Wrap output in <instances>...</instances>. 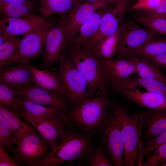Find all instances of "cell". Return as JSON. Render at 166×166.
Listing matches in <instances>:
<instances>
[{"label": "cell", "mask_w": 166, "mask_h": 166, "mask_svg": "<svg viewBox=\"0 0 166 166\" xmlns=\"http://www.w3.org/2000/svg\"><path fill=\"white\" fill-rule=\"evenodd\" d=\"M58 63V74L66 97L72 108L78 106L91 97L87 83L67 52Z\"/></svg>", "instance_id": "5b68a950"}, {"label": "cell", "mask_w": 166, "mask_h": 166, "mask_svg": "<svg viewBox=\"0 0 166 166\" xmlns=\"http://www.w3.org/2000/svg\"><path fill=\"white\" fill-rule=\"evenodd\" d=\"M57 21L50 20L47 24L25 35L21 39L14 55L6 66L16 63H29L38 57L44 51L48 33Z\"/></svg>", "instance_id": "8992f818"}, {"label": "cell", "mask_w": 166, "mask_h": 166, "mask_svg": "<svg viewBox=\"0 0 166 166\" xmlns=\"http://www.w3.org/2000/svg\"><path fill=\"white\" fill-rule=\"evenodd\" d=\"M114 4V8L104 11L97 30L83 48L94 52L105 39L114 34L120 28L129 4L124 1Z\"/></svg>", "instance_id": "30bf717a"}, {"label": "cell", "mask_w": 166, "mask_h": 166, "mask_svg": "<svg viewBox=\"0 0 166 166\" xmlns=\"http://www.w3.org/2000/svg\"><path fill=\"white\" fill-rule=\"evenodd\" d=\"M104 12L99 11L94 12L81 26L71 45L84 47L97 30Z\"/></svg>", "instance_id": "7402d4cb"}, {"label": "cell", "mask_w": 166, "mask_h": 166, "mask_svg": "<svg viewBox=\"0 0 166 166\" xmlns=\"http://www.w3.org/2000/svg\"><path fill=\"white\" fill-rule=\"evenodd\" d=\"M12 37H11L6 34L0 32V46L7 40Z\"/></svg>", "instance_id": "60d3db41"}, {"label": "cell", "mask_w": 166, "mask_h": 166, "mask_svg": "<svg viewBox=\"0 0 166 166\" xmlns=\"http://www.w3.org/2000/svg\"><path fill=\"white\" fill-rule=\"evenodd\" d=\"M68 49L74 64L87 83L91 97L102 93H110L109 84L102 69V60L88 49L73 45Z\"/></svg>", "instance_id": "277c9868"}, {"label": "cell", "mask_w": 166, "mask_h": 166, "mask_svg": "<svg viewBox=\"0 0 166 166\" xmlns=\"http://www.w3.org/2000/svg\"><path fill=\"white\" fill-rule=\"evenodd\" d=\"M166 53V38L162 36L152 39L132 51L128 56L147 57Z\"/></svg>", "instance_id": "484cf974"}, {"label": "cell", "mask_w": 166, "mask_h": 166, "mask_svg": "<svg viewBox=\"0 0 166 166\" xmlns=\"http://www.w3.org/2000/svg\"><path fill=\"white\" fill-rule=\"evenodd\" d=\"M20 117L11 107L0 103V121L18 140L34 129Z\"/></svg>", "instance_id": "ffe728a7"}, {"label": "cell", "mask_w": 166, "mask_h": 166, "mask_svg": "<svg viewBox=\"0 0 166 166\" xmlns=\"http://www.w3.org/2000/svg\"><path fill=\"white\" fill-rule=\"evenodd\" d=\"M110 92L102 93L67 111L65 115L69 123L81 132L91 137L99 132L108 114Z\"/></svg>", "instance_id": "3957f363"}, {"label": "cell", "mask_w": 166, "mask_h": 166, "mask_svg": "<svg viewBox=\"0 0 166 166\" xmlns=\"http://www.w3.org/2000/svg\"><path fill=\"white\" fill-rule=\"evenodd\" d=\"M107 3L106 0H102L95 3L82 1L75 5L65 14L69 47L73 42L81 26L94 12L105 7Z\"/></svg>", "instance_id": "4fadbf2b"}, {"label": "cell", "mask_w": 166, "mask_h": 166, "mask_svg": "<svg viewBox=\"0 0 166 166\" xmlns=\"http://www.w3.org/2000/svg\"><path fill=\"white\" fill-rule=\"evenodd\" d=\"M102 0H87V1L92 3H95L98 2Z\"/></svg>", "instance_id": "b9f144b4"}, {"label": "cell", "mask_w": 166, "mask_h": 166, "mask_svg": "<svg viewBox=\"0 0 166 166\" xmlns=\"http://www.w3.org/2000/svg\"><path fill=\"white\" fill-rule=\"evenodd\" d=\"M16 92L17 97L45 105L63 113L72 108L65 96L41 87L30 86Z\"/></svg>", "instance_id": "5bb4252c"}, {"label": "cell", "mask_w": 166, "mask_h": 166, "mask_svg": "<svg viewBox=\"0 0 166 166\" xmlns=\"http://www.w3.org/2000/svg\"><path fill=\"white\" fill-rule=\"evenodd\" d=\"M140 113L145 130L143 140L154 137L166 129V109H147Z\"/></svg>", "instance_id": "d6986e66"}, {"label": "cell", "mask_w": 166, "mask_h": 166, "mask_svg": "<svg viewBox=\"0 0 166 166\" xmlns=\"http://www.w3.org/2000/svg\"><path fill=\"white\" fill-rule=\"evenodd\" d=\"M4 2L17 4L26 6L36 11V4L30 0H1Z\"/></svg>", "instance_id": "ab89813d"}, {"label": "cell", "mask_w": 166, "mask_h": 166, "mask_svg": "<svg viewBox=\"0 0 166 166\" xmlns=\"http://www.w3.org/2000/svg\"><path fill=\"white\" fill-rule=\"evenodd\" d=\"M65 13L60 14L55 26L48 33L45 41L42 66L49 69L58 63L68 50Z\"/></svg>", "instance_id": "9c48e42d"}, {"label": "cell", "mask_w": 166, "mask_h": 166, "mask_svg": "<svg viewBox=\"0 0 166 166\" xmlns=\"http://www.w3.org/2000/svg\"><path fill=\"white\" fill-rule=\"evenodd\" d=\"M109 107L121 129L124 147V166H134L143 143L144 126L140 113L134 112L129 115L126 106L116 102L110 103Z\"/></svg>", "instance_id": "7a4b0ae2"}, {"label": "cell", "mask_w": 166, "mask_h": 166, "mask_svg": "<svg viewBox=\"0 0 166 166\" xmlns=\"http://www.w3.org/2000/svg\"><path fill=\"white\" fill-rule=\"evenodd\" d=\"M83 0H41L39 1L41 12L45 17L68 12Z\"/></svg>", "instance_id": "d4e9b609"}, {"label": "cell", "mask_w": 166, "mask_h": 166, "mask_svg": "<svg viewBox=\"0 0 166 166\" xmlns=\"http://www.w3.org/2000/svg\"><path fill=\"white\" fill-rule=\"evenodd\" d=\"M137 86L144 88L147 91L158 93L166 97V84L160 81L141 77H130L125 82L124 89L132 90Z\"/></svg>", "instance_id": "4316f807"}, {"label": "cell", "mask_w": 166, "mask_h": 166, "mask_svg": "<svg viewBox=\"0 0 166 166\" xmlns=\"http://www.w3.org/2000/svg\"><path fill=\"white\" fill-rule=\"evenodd\" d=\"M14 100L21 106L22 112L34 116L48 120H56L65 114L42 105L24 99L14 97Z\"/></svg>", "instance_id": "603a6c76"}, {"label": "cell", "mask_w": 166, "mask_h": 166, "mask_svg": "<svg viewBox=\"0 0 166 166\" xmlns=\"http://www.w3.org/2000/svg\"><path fill=\"white\" fill-rule=\"evenodd\" d=\"M49 148L44 138L34 128L18 140L12 153L19 163L35 166L50 152Z\"/></svg>", "instance_id": "52a82bcc"}, {"label": "cell", "mask_w": 166, "mask_h": 166, "mask_svg": "<svg viewBox=\"0 0 166 166\" xmlns=\"http://www.w3.org/2000/svg\"><path fill=\"white\" fill-rule=\"evenodd\" d=\"M101 66L109 84L111 93H115L118 89H123L130 76L136 73L135 57L133 56L102 60Z\"/></svg>", "instance_id": "7c38bea8"}, {"label": "cell", "mask_w": 166, "mask_h": 166, "mask_svg": "<svg viewBox=\"0 0 166 166\" xmlns=\"http://www.w3.org/2000/svg\"><path fill=\"white\" fill-rule=\"evenodd\" d=\"M144 141L140 154V157L148 159L156 148L166 143V129L157 136Z\"/></svg>", "instance_id": "d6a6232c"}, {"label": "cell", "mask_w": 166, "mask_h": 166, "mask_svg": "<svg viewBox=\"0 0 166 166\" xmlns=\"http://www.w3.org/2000/svg\"><path fill=\"white\" fill-rule=\"evenodd\" d=\"M139 14L147 16L158 17L166 13V0H164L156 9L152 10H141Z\"/></svg>", "instance_id": "74e56055"}, {"label": "cell", "mask_w": 166, "mask_h": 166, "mask_svg": "<svg viewBox=\"0 0 166 166\" xmlns=\"http://www.w3.org/2000/svg\"><path fill=\"white\" fill-rule=\"evenodd\" d=\"M120 28L114 34L105 39L93 52L101 59L109 60L115 56L119 39Z\"/></svg>", "instance_id": "f546056e"}, {"label": "cell", "mask_w": 166, "mask_h": 166, "mask_svg": "<svg viewBox=\"0 0 166 166\" xmlns=\"http://www.w3.org/2000/svg\"><path fill=\"white\" fill-rule=\"evenodd\" d=\"M18 141V139L0 121V145H2L6 150L12 153Z\"/></svg>", "instance_id": "e575fe53"}, {"label": "cell", "mask_w": 166, "mask_h": 166, "mask_svg": "<svg viewBox=\"0 0 166 166\" xmlns=\"http://www.w3.org/2000/svg\"><path fill=\"white\" fill-rule=\"evenodd\" d=\"M29 68L35 86L54 91L66 97L64 89L57 73L48 69L40 70L30 65Z\"/></svg>", "instance_id": "44dd1931"}, {"label": "cell", "mask_w": 166, "mask_h": 166, "mask_svg": "<svg viewBox=\"0 0 166 166\" xmlns=\"http://www.w3.org/2000/svg\"><path fill=\"white\" fill-rule=\"evenodd\" d=\"M145 57L150 60L156 67L166 69V53L155 56Z\"/></svg>", "instance_id": "f35d334b"}, {"label": "cell", "mask_w": 166, "mask_h": 166, "mask_svg": "<svg viewBox=\"0 0 166 166\" xmlns=\"http://www.w3.org/2000/svg\"><path fill=\"white\" fill-rule=\"evenodd\" d=\"M162 35L141 27L131 19L123 20L120 28L119 39L115 56H128L133 50L148 41Z\"/></svg>", "instance_id": "ba28073f"}, {"label": "cell", "mask_w": 166, "mask_h": 166, "mask_svg": "<svg viewBox=\"0 0 166 166\" xmlns=\"http://www.w3.org/2000/svg\"><path fill=\"white\" fill-rule=\"evenodd\" d=\"M140 166H160L166 161V143L163 144L156 148L151 156Z\"/></svg>", "instance_id": "d590c367"}, {"label": "cell", "mask_w": 166, "mask_h": 166, "mask_svg": "<svg viewBox=\"0 0 166 166\" xmlns=\"http://www.w3.org/2000/svg\"><path fill=\"white\" fill-rule=\"evenodd\" d=\"M160 17L164 18H166V13H165V14L163 15H161L160 16H158V17Z\"/></svg>", "instance_id": "7bdbcfd3"}, {"label": "cell", "mask_w": 166, "mask_h": 166, "mask_svg": "<svg viewBox=\"0 0 166 166\" xmlns=\"http://www.w3.org/2000/svg\"><path fill=\"white\" fill-rule=\"evenodd\" d=\"M116 93L123 95L140 107L152 109H166V97L160 94L147 91L143 92L136 88L132 90L120 89Z\"/></svg>", "instance_id": "ac0fdd59"}, {"label": "cell", "mask_w": 166, "mask_h": 166, "mask_svg": "<svg viewBox=\"0 0 166 166\" xmlns=\"http://www.w3.org/2000/svg\"><path fill=\"white\" fill-rule=\"evenodd\" d=\"M20 40L16 36L13 37L0 46V69L6 66L14 55Z\"/></svg>", "instance_id": "1f68e13d"}, {"label": "cell", "mask_w": 166, "mask_h": 166, "mask_svg": "<svg viewBox=\"0 0 166 166\" xmlns=\"http://www.w3.org/2000/svg\"><path fill=\"white\" fill-rule=\"evenodd\" d=\"M78 130L69 123L54 147L35 166H57L86 159L95 145L91 137Z\"/></svg>", "instance_id": "6da1fadb"}, {"label": "cell", "mask_w": 166, "mask_h": 166, "mask_svg": "<svg viewBox=\"0 0 166 166\" xmlns=\"http://www.w3.org/2000/svg\"><path fill=\"white\" fill-rule=\"evenodd\" d=\"M86 159L88 164L91 166L113 165L111 158L103 144L95 146Z\"/></svg>", "instance_id": "4dcf8cb0"}, {"label": "cell", "mask_w": 166, "mask_h": 166, "mask_svg": "<svg viewBox=\"0 0 166 166\" xmlns=\"http://www.w3.org/2000/svg\"><path fill=\"white\" fill-rule=\"evenodd\" d=\"M50 21L35 14L19 18L4 17L0 19V32L11 37L26 35L47 24Z\"/></svg>", "instance_id": "e0dca14e"}, {"label": "cell", "mask_w": 166, "mask_h": 166, "mask_svg": "<svg viewBox=\"0 0 166 166\" xmlns=\"http://www.w3.org/2000/svg\"><path fill=\"white\" fill-rule=\"evenodd\" d=\"M160 166H166V161H164L163 163L161 164Z\"/></svg>", "instance_id": "ee69618b"}, {"label": "cell", "mask_w": 166, "mask_h": 166, "mask_svg": "<svg viewBox=\"0 0 166 166\" xmlns=\"http://www.w3.org/2000/svg\"><path fill=\"white\" fill-rule=\"evenodd\" d=\"M20 164L14 158L11 157L6 152L2 145H0V166H18Z\"/></svg>", "instance_id": "8d00e7d4"}, {"label": "cell", "mask_w": 166, "mask_h": 166, "mask_svg": "<svg viewBox=\"0 0 166 166\" xmlns=\"http://www.w3.org/2000/svg\"><path fill=\"white\" fill-rule=\"evenodd\" d=\"M133 18L146 28L157 34L166 36V18L147 16L139 14L134 15Z\"/></svg>", "instance_id": "f1b7e54d"}, {"label": "cell", "mask_w": 166, "mask_h": 166, "mask_svg": "<svg viewBox=\"0 0 166 166\" xmlns=\"http://www.w3.org/2000/svg\"><path fill=\"white\" fill-rule=\"evenodd\" d=\"M134 56L136 73L139 77L144 78L157 80L166 84V75L159 68L156 67L146 57Z\"/></svg>", "instance_id": "cb8c5ba5"}, {"label": "cell", "mask_w": 166, "mask_h": 166, "mask_svg": "<svg viewBox=\"0 0 166 166\" xmlns=\"http://www.w3.org/2000/svg\"></svg>", "instance_id": "bcb514c9"}, {"label": "cell", "mask_w": 166, "mask_h": 166, "mask_svg": "<svg viewBox=\"0 0 166 166\" xmlns=\"http://www.w3.org/2000/svg\"><path fill=\"white\" fill-rule=\"evenodd\" d=\"M20 117L33 125L52 149L69 121L65 114L56 120H48L21 112Z\"/></svg>", "instance_id": "9a60e30c"}, {"label": "cell", "mask_w": 166, "mask_h": 166, "mask_svg": "<svg viewBox=\"0 0 166 166\" xmlns=\"http://www.w3.org/2000/svg\"><path fill=\"white\" fill-rule=\"evenodd\" d=\"M16 92L0 83V103L11 107L19 115L22 112L20 105L14 100Z\"/></svg>", "instance_id": "836d02e7"}, {"label": "cell", "mask_w": 166, "mask_h": 166, "mask_svg": "<svg viewBox=\"0 0 166 166\" xmlns=\"http://www.w3.org/2000/svg\"><path fill=\"white\" fill-rule=\"evenodd\" d=\"M113 164L124 166V147L121 129L115 116L107 114L99 132Z\"/></svg>", "instance_id": "8fae6325"}, {"label": "cell", "mask_w": 166, "mask_h": 166, "mask_svg": "<svg viewBox=\"0 0 166 166\" xmlns=\"http://www.w3.org/2000/svg\"><path fill=\"white\" fill-rule=\"evenodd\" d=\"M164 69V72L165 73V74H166V69Z\"/></svg>", "instance_id": "f6af8a7d"}, {"label": "cell", "mask_w": 166, "mask_h": 166, "mask_svg": "<svg viewBox=\"0 0 166 166\" xmlns=\"http://www.w3.org/2000/svg\"><path fill=\"white\" fill-rule=\"evenodd\" d=\"M29 63H16L0 69V83L17 91L35 86L32 80Z\"/></svg>", "instance_id": "2e32d148"}, {"label": "cell", "mask_w": 166, "mask_h": 166, "mask_svg": "<svg viewBox=\"0 0 166 166\" xmlns=\"http://www.w3.org/2000/svg\"><path fill=\"white\" fill-rule=\"evenodd\" d=\"M36 10L26 6L12 4L0 0V12L4 17L19 18L34 14Z\"/></svg>", "instance_id": "83f0119b"}]
</instances>
